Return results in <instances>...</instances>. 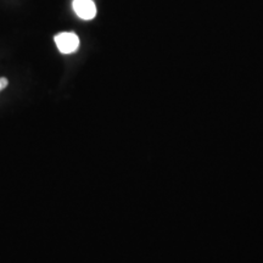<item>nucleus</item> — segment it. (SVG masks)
I'll list each match as a JSON object with an SVG mask.
<instances>
[{
  "instance_id": "obj_2",
  "label": "nucleus",
  "mask_w": 263,
  "mask_h": 263,
  "mask_svg": "<svg viewBox=\"0 0 263 263\" xmlns=\"http://www.w3.org/2000/svg\"><path fill=\"white\" fill-rule=\"evenodd\" d=\"M76 15L82 20H93L97 16V5L93 0H73L72 3Z\"/></svg>"
},
{
  "instance_id": "obj_3",
  "label": "nucleus",
  "mask_w": 263,
  "mask_h": 263,
  "mask_svg": "<svg viewBox=\"0 0 263 263\" xmlns=\"http://www.w3.org/2000/svg\"><path fill=\"white\" fill-rule=\"evenodd\" d=\"M8 85H9V81L6 80L5 77H2V78H0V91L4 90L5 88L8 87Z\"/></svg>"
},
{
  "instance_id": "obj_1",
  "label": "nucleus",
  "mask_w": 263,
  "mask_h": 263,
  "mask_svg": "<svg viewBox=\"0 0 263 263\" xmlns=\"http://www.w3.org/2000/svg\"><path fill=\"white\" fill-rule=\"evenodd\" d=\"M54 41L61 54H73L80 48V38L73 32L59 33Z\"/></svg>"
}]
</instances>
